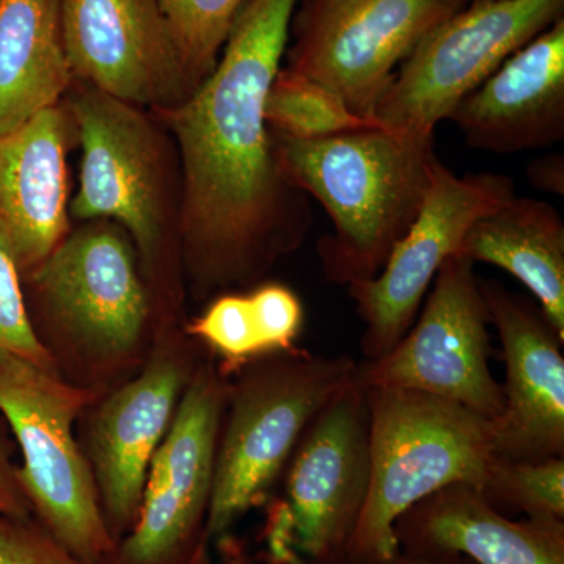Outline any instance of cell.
I'll return each mask as SVG.
<instances>
[{
    "label": "cell",
    "instance_id": "obj_1",
    "mask_svg": "<svg viewBox=\"0 0 564 564\" xmlns=\"http://www.w3.org/2000/svg\"><path fill=\"white\" fill-rule=\"evenodd\" d=\"M302 0H247L217 66L169 111L184 169L185 242L204 291L258 282L313 223L265 118Z\"/></svg>",
    "mask_w": 564,
    "mask_h": 564
},
{
    "label": "cell",
    "instance_id": "obj_2",
    "mask_svg": "<svg viewBox=\"0 0 564 564\" xmlns=\"http://www.w3.org/2000/svg\"><path fill=\"white\" fill-rule=\"evenodd\" d=\"M273 141L282 172L333 223L317 243L326 280L345 288L373 280L425 202L440 161L434 131L377 128L315 140L273 132Z\"/></svg>",
    "mask_w": 564,
    "mask_h": 564
},
{
    "label": "cell",
    "instance_id": "obj_3",
    "mask_svg": "<svg viewBox=\"0 0 564 564\" xmlns=\"http://www.w3.org/2000/svg\"><path fill=\"white\" fill-rule=\"evenodd\" d=\"M366 393L369 492L344 564L383 563L399 555L397 519L445 486L480 491L496 458L492 421L462 404L408 389L369 388Z\"/></svg>",
    "mask_w": 564,
    "mask_h": 564
},
{
    "label": "cell",
    "instance_id": "obj_4",
    "mask_svg": "<svg viewBox=\"0 0 564 564\" xmlns=\"http://www.w3.org/2000/svg\"><path fill=\"white\" fill-rule=\"evenodd\" d=\"M356 366L351 356L293 348L240 367L236 384H229L218 440L209 541L265 503L307 426L350 383Z\"/></svg>",
    "mask_w": 564,
    "mask_h": 564
},
{
    "label": "cell",
    "instance_id": "obj_5",
    "mask_svg": "<svg viewBox=\"0 0 564 564\" xmlns=\"http://www.w3.org/2000/svg\"><path fill=\"white\" fill-rule=\"evenodd\" d=\"M90 399L54 370L0 352V413L20 444L17 477L33 519L74 555L101 564L117 543L73 433Z\"/></svg>",
    "mask_w": 564,
    "mask_h": 564
},
{
    "label": "cell",
    "instance_id": "obj_6",
    "mask_svg": "<svg viewBox=\"0 0 564 564\" xmlns=\"http://www.w3.org/2000/svg\"><path fill=\"white\" fill-rule=\"evenodd\" d=\"M284 470L263 527L270 563L344 564L370 481L369 406L356 378L315 415Z\"/></svg>",
    "mask_w": 564,
    "mask_h": 564
},
{
    "label": "cell",
    "instance_id": "obj_7",
    "mask_svg": "<svg viewBox=\"0 0 564 564\" xmlns=\"http://www.w3.org/2000/svg\"><path fill=\"white\" fill-rule=\"evenodd\" d=\"M229 384L207 364L185 386L148 473L139 519L101 564H204Z\"/></svg>",
    "mask_w": 564,
    "mask_h": 564
},
{
    "label": "cell",
    "instance_id": "obj_8",
    "mask_svg": "<svg viewBox=\"0 0 564 564\" xmlns=\"http://www.w3.org/2000/svg\"><path fill=\"white\" fill-rule=\"evenodd\" d=\"M470 0H302L292 20L289 70L373 118L397 70L437 25Z\"/></svg>",
    "mask_w": 564,
    "mask_h": 564
},
{
    "label": "cell",
    "instance_id": "obj_9",
    "mask_svg": "<svg viewBox=\"0 0 564 564\" xmlns=\"http://www.w3.org/2000/svg\"><path fill=\"white\" fill-rule=\"evenodd\" d=\"M564 18V0H486L464 7L400 66L372 117L404 131H434L511 55Z\"/></svg>",
    "mask_w": 564,
    "mask_h": 564
},
{
    "label": "cell",
    "instance_id": "obj_10",
    "mask_svg": "<svg viewBox=\"0 0 564 564\" xmlns=\"http://www.w3.org/2000/svg\"><path fill=\"white\" fill-rule=\"evenodd\" d=\"M474 267L459 254L444 262L410 332L381 358L356 366L362 388L429 393L488 421L502 414V384L489 369L491 322Z\"/></svg>",
    "mask_w": 564,
    "mask_h": 564
},
{
    "label": "cell",
    "instance_id": "obj_11",
    "mask_svg": "<svg viewBox=\"0 0 564 564\" xmlns=\"http://www.w3.org/2000/svg\"><path fill=\"white\" fill-rule=\"evenodd\" d=\"M514 196V182L507 174L458 176L436 162L422 209L383 270L373 280L347 288L364 325V359L381 358L403 339L441 267L456 254L474 223Z\"/></svg>",
    "mask_w": 564,
    "mask_h": 564
},
{
    "label": "cell",
    "instance_id": "obj_12",
    "mask_svg": "<svg viewBox=\"0 0 564 564\" xmlns=\"http://www.w3.org/2000/svg\"><path fill=\"white\" fill-rule=\"evenodd\" d=\"M73 77L131 104L173 109L198 88L159 0H62Z\"/></svg>",
    "mask_w": 564,
    "mask_h": 564
},
{
    "label": "cell",
    "instance_id": "obj_13",
    "mask_svg": "<svg viewBox=\"0 0 564 564\" xmlns=\"http://www.w3.org/2000/svg\"><path fill=\"white\" fill-rule=\"evenodd\" d=\"M32 280L63 332L96 358H118L139 344L148 300L121 229L85 226L62 240Z\"/></svg>",
    "mask_w": 564,
    "mask_h": 564
},
{
    "label": "cell",
    "instance_id": "obj_14",
    "mask_svg": "<svg viewBox=\"0 0 564 564\" xmlns=\"http://www.w3.org/2000/svg\"><path fill=\"white\" fill-rule=\"evenodd\" d=\"M82 147L80 187L70 204L79 220H115L144 256L161 240L162 165L158 141L135 106L84 88L73 99Z\"/></svg>",
    "mask_w": 564,
    "mask_h": 564
},
{
    "label": "cell",
    "instance_id": "obj_15",
    "mask_svg": "<svg viewBox=\"0 0 564 564\" xmlns=\"http://www.w3.org/2000/svg\"><path fill=\"white\" fill-rule=\"evenodd\" d=\"M489 322L502 344L503 411L492 421L494 454L510 462L564 456L563 340L538 304L480 281Z\"/></svg>",
    "mask_w": 564,
    "mask_h": 564
},
{
    "label": "cell",
    "instance_id": "obj_16",
    "mask_svg": "<svg viewBox=\"0 0 564 564\" xmlns=\"http://www.w3.org/2000/svg\"><path fill=\"white\" fill-rule=\"evenodd\" d=\"M187 383L184 364L159 356L135 380L111 393L93 419L91 473L115 543L139 519L152 458Z\"/></svg>",
    "mask_w": 564,
    "mask_h": 564
},
{
    "label": "cell",
    "instance_id": "obj_17",
    "mask_svg": "<svg viewBox=\"0 0 564 564\" xmlns=\"http://www.w3.org/2000/svg\"><path fill=\"white\" fill-rule=\"evenodd\" d=\"M475 150L516 154L564 139V18L507 58L452 111Z\"/></svg>",
    "mask_w": 564,
    "mask_h": 564
},
{
    "label": "cell",
    "instance_id": "obj_18",
    "mask_svg": "<svg viewBox=\"0 0 564 564\" xmlns=\"http://www.w3.org/2000/svg\"><path fill=\"white\" fill-rule=\"evenodd\" d=\"M68 121L57 106L0 135V250L32 274L68 229Z\"/></svg>",
    "mask_w": 564,
    "mask_h": 564
},
{
    "label": "cell",
    "instance_id": "obj_19",
    "mask_svg": "<svg viewBox=\"0 0 564 564\" xmlns=\"http://www.w3.org/2000/svg\"><path fill=\"white\" fill-rule=\"evenodd\" d=\"M400 552L474 564H564V521H513L470 485L445 486L393 524Z\"/></svg>",
    "mask_w": 564,
    "mask_h": 564
},
{
    "label": "cell",
    "instance_id": "obj_20",
    "mask_svg": "<svg viewBox=\"0 0 564 564\" xmlns=\"http://www.w3.org/2000/svg\"><path fill=\"white\" fill-rule=\"evenodd\" d=\"M456 254L522 282L564 343V221L552 204L514 196L475 221Z\"/></svg>",
    "mask_w": 564,
    "mask_h": 564
},
{
    "label": "cell",
    "instance_id": "obj_21",
    "mask_svg": "<svg viewBox=\"0 0 564 564\" xmlns=\"http://www.w3.org/2000/svg\"><path fill=\"white\" fill-rule=\"evenodd\" d=\"M70 80L62 0H0V135L57 106Z\"/></svg>",
    "mask_w": 564,
    "mask_h": 564
},
{
    "label": "cell",
    "instance_id": "obj_22",
    "mask_svg": "<svg viewBox=\"0 0 564 564\" xmlns=\"http://www.w3.org/2000/svg\"><path fill=\"white\" fill-rule=\"evenodd\" d=\"M304 325L302 300L278 282L250 293H226L192 323L188 333L220 356L228 372L247 362L293 350Z\"/></svg>",
    "mask_w": 564,
    "mask_h": 564
},
{
    "label": "cell",
    "instance_id": "obj_23",
    "mask_svg": "<svg viewBox=\"0 0 564 564\" xmlns=\"http://www.w3.org/2000/svg\"><path fill=\"white\" fill-rule=\"evenodd\" d=\"M270 129L299 140L326 139L384 128L375 118L348 109L337 93L292 70L278 73L265 102Z\"/></svg>",
    "mask_w": 564,
    "mask_h": 564
},
{
    "label": "cell",
    "instance_id": "obj_24",
    "mask_svg": "<svg viewBox=\"0 0 564 564\" xmlns=\"http://www.w3.org/2000/svg\"><path fill=\"white\" fill-rule=\"evenodd\" d=\"M480 492L499 511L510 508L530 519L564 521V456L544 462L496 456Z\"/></svg>",
    "mask_w": 564,
    "mask_h": 564
},
{
    "label": "cell",
    "instance_id": "obj_25",
    "mask_svg": "<svg viewBox=\"0 0 564 564\" xmlns=\"http://www.w3.org/2000/svg\"><path fill=\"white\" fill-rule=\"evenodd\" d=\"M196 84L217 66L234 21L247 0H159Z\"/></svg>",
    "mask_w": 564,
    "mask_h": 564
},
{
    "label": "cell",
    "instance_id": "obj_26",
    "mask_svg": "<svg viewBox=\"0 0 564 564\" xmlns=\"http://www.w3.org/2000/svg\"><path fill=\"white\" fill-rule=\"evenodd\" d=\"M0 352L17 356L41 369L54 370L50 348L33 329L20 285V273L0 250Z\"/></svg>",
    "mask_w": 564,
    "mask_h": 564
},
{
    "label": "cell",
    "instance_id": "obj_27",
    "mask_svg": "<svg viewBox=\"0 0 564 564\" xmlns=\"http://www.w3.org/2000/svg\"><path fill=\"white\" fill-rule=\"evenodd\" d=\"M0 564H96L58 543L33 518L0 514Z\"/></svg>",
    "mask_w": 564,
    "mask_h": 564
},
{
    "label": "cell",
    "instance_id": "obj_28",
    "mask_svg": "<svg viewBox=\"0 0 564 564\" xmlns=\"http://www.w3.org/2000/svg\"><path fill=\"white\" fill-rule=\"evenodd\" d=\"M0 514L11 518H33L31 505L22 492L17 467L10 462L3 441L0 440Z\"/></svg>",
    "mask_w": 564,
    "mask_h": 564
},
{
    "label": "cell",
    "instance_id": "obj_29",
    "mask_svg": "<svg viewBox=\"0 0 564 564\" xmlns=\"http://www.w3.org/2000/svg\"><path fill=\"white\" fill-rule=\"evenodd\" d=\"M527 176L534 188L554 195L564 193V159L562 154H549L536 159L527 169Z\"/></svg>",
    "mask_w": 564,
    "mask_h": 564
},
{
    "label": "cell",
    "instance_id": "obj_30",
    "mask_svg": "<svg viewBox=\"0 0 564 564\" xmlns=\"http://www.w3.org/2000/svg\"><path fill=\"white\" fill-rule=\"evenodd\" d=\"M373 564H474L470 560L459 555H421L400 552L389 562Z\"/></svg>",
    "mask_w": 564,
    "mask_h": 564
},
{
    "label": "cell",
    "instance_id": "obj_31",
    "mask_svg": "<svg viewBox=\"0 0 564 564\" xmlns=\"http://www.w3.org/2000/svg\"><path fill=\"white\" fill-rule=\"evenodd\" d=\"M473 2H486V0H470L469 3H473Z\"/></svg>",
    "mask_w": 564,
    "mask_h": 564
}]
</instances>
